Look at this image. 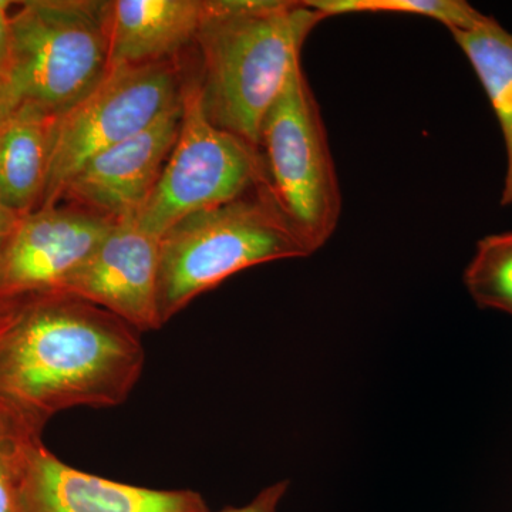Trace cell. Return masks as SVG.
Returning a JSON list of instances; mask_svg holds the SVG:
<instances>
[{"instance_id": "1", "label": "cell", "mask_w": 512, "mask_h": 512, "mask_svg": "<svg viewBox=\"0 0 512 512\" xmlns=\"http://www.w3.org/2000/svg\"><path fill=\"white\" fill-rule=\"evenodd\" d=\"M140 333L70 293L0 305V400L47 421L74 407H116L146 365Z\"/></svg>"}, {"instance_id": "2", "label": "cell", "mask_w": 512, "mask_h": 512, "mask_svg": "<svg viewBox=\"0 0 512 512\" xmlns=\"http://www.w3.org/2000/svg\"><path fill=\"white\" fill-rule=\"evenodd\" d=\"M323 19L305 2L205 0L195 43L208 119L259 148L265 116L301 62L306 39Z\"/></svg>"}, {"instance_id": "3", "label": "cell", "mask_w": 512, "mask_h": 512, "mask_svg": "<svg viewBox=\"0 0 512 512\" xmlns=\"http://www.w3.org/2000/svg\"><path fill=\"white\" fill-rule=\"evenodd\" d=\"M311 255L266 185L227 204L188 215L160 238L157 301L161 323L238 272Z\"/></svg>"}, {"instance_id": "4", "label": "cell", "mask_w": 512, "mask_h": 512, "mask_svg": "<svg viewBox=\"0 0 512 512\" xmlns=\"http://www.w3.org/2000/svg\"><path fill=\"white\" fill-rule=\"evenodd\" d=\"M12 13V52L0 80L6 117L20 106L63 116L110 72L109 2L28 0Z\"/></svg>"}, {"instance_id": "5", "label": "cell", "mask_w": 512, "mask_h": 512, "mask_svg": "<svg viewBox=\"0 0 512 512\" xmlns=\"http://www.w3.org/2000/svg\"><path fill=\"white\" fill-rule=\"evenodd\" d=\"M259 151L266 187L315 254L338 227L342 192L322 113L301 62L265 116Z\"/></svg>"}, {"instance_id": "6", "label": "cell", "mask_w": 512, "mask_h": 512, "mask_svg": "<svg viewBox=\"0 0 512 512\" xmlns=\"http://www.w3.org/2000/svg\"><path fill=\"white\" fill-rule=\"evenodd\" d=\"M180 133L134 222L161 238L178 221L266 185L259 148L215 126L201 101L200 80L184 83Z\"/></svg>"}, {"instance_id": "7", "label": "cell", "mask_w": 512, "mask_h": 512, "mask_svg": "<svg viewBox=\"0 0 512 512\" xmlns=\"http://www.w3.org/2000/svg\"><path fill=\"white\" fill-rule=\"evenodd\" d=\"M183 87L175 60L110 67L96 90L57 117L37 208L59 205L67 184L90 158L156 124L181 103Z\"/></svg>"}, {"instance_id": "8", "label": "cell", "mask_w": 512, "mask_h": 512, "mask_svg": "<svg viewBox=\"0 0 512 512\" xmlns=\"http://www.w3.org/2000/svg\"><path fill=\"white\" fill-rule=\"evenodd\" d=\"M113 225L77 205L22 215L0 258V305L63 292Z\"/></svg>"}, {"instance_id": "9", "label": "cell", "mask_w": 512, "mask_h": 512, "mask_svg": "<svg viewBox=\"0 0 512 512\" xmlns=\"http://www.w3.org/2000/svg\"><path fill=\"white\" fill-rule=\"evenodd\" d=\"M158 264L160 238L138 227L133 218L114 221L63 292L106 309L138 332L160 329Z\"/></svg>"}, {"instance_id": "10", "label": "cell", "mask_w": 512, "mask_h": 512, "mask_svg": "<svg viewBox=\"0 0 512 512\" xmlns=\"http://www.w3.org/2000/svg\"><path fill=\"white\" fill-rule=\"evenodd\" d=\"M181 116L180 103L147 130L90 158L73 175L62 200L113 221L136 217L170 158Z\"/></svg>"}, {"instance_id": "11", "label": "cell", "mask_w": 512, "mask_h": 512, "mask_svg": "<svg viewBox=\"0 0 512 512\" xmlns=\"http://www.w3.org/2000/svg\"><path fill=\"white\" fill-rule=\"evenodd\" d=\"M23 512H211L197 491L156 490L77 470L43 444L30 468Z\"/></svg>"}, {"instance_id": "12", "label": "cell", "mask_w": 512, "mask_h": 512, "mask_svg": "<svg viewBox=\"0 0 512 512\" xmlns=\"http://www.w3.org/2000/svg\"><path fill=\"white\" fill-rule=\"evenodd\" d=\"M205 0L109 2L110 67L175 60L197 40Z\"/></svg>"}, {"instance_id": "13", "label": "cell", "mask_w": 512, "mask_h": 512, "mask_svg": "<svg viewBox=\"0 0 512 512\" xmlns=\"http://www.w3.org/2000/svg\"><path fill=\"white\" fill-rule=\"evenodd\" d=\"M56 121L45 110L20 106L0 123V202L16 214L39 207Z\"/></svg>"}, {"instance_id": "14", "label": "cell", "mask_w": 512, "mask_h": 512, "mask_svg": "<svg viewBox=\"0 0 512 512\" xmlns=\"http://www.w3.org/2000/svg\"><path fill=\"white\" fill-rule=\"evenodd\" d=\"M450 33L476 72L500 124L507 154L501 205L512 207V33L493 16H485L474 28Z\"/></svg>"}, {"instance_id": "15", "label": "cell", "mask_w": 512, "mask_h": 512, "mask_svg": "<svg viewBox=\"0 0 512 512\" xmlns=\"http://www.w3.org/2000/svg\"><path fill=\"white\" fill-rule=\"evenodd\" d=\"M46 423L0 400V512H23V491Z\"/></svg>"}, {"instance_id": "16", "label": "cell", "mask_w": 512, "mask_h": 512, "mask_svg": "<svg viewBox=\"0 0 512 512\" xmlns=\"http://www.w3.org/2000/svg\"><path fill=\"white\" fill-rule=\"evenodd\" d=\"M464 285L481 309L512 316V231L487 235L464 271Z\"/></svg>"}, {"instance_id": "17", "label": "cell", "mask_w": 512, "mask_h": 512, "mask_svg": "<svg viewBox=\"0 0 512 512\" xmlns=\"http://www.w3.org/2000/svg\"><path fill=\"white\" fill-rule=\"evenodd\" d=\"M308 8L330 16L348 13H402L437 20L448 30L474 28L484 13L463 0H303Z\"/></svg>"}, {"instance_id": "18", "label": "cell", "mask_w": 512, "mask_h": 512, "mask_svg": "<svg viewBox=\"0 0 512 512\" xmlns=\"http://www.w3.org/2000/svg\"><path fill=\"white\" fill-rule=\"evenodd\" d=\"M289 487H291L289 480L276 481L259 491L249 503L241 507H225L218 512H279Z\"/></svg>"}, {"instance_id": "19", "label": "cell", "mask_w": 512, "mask_h": 512, "mask_svg": "<svg viewBox=\"0 0 512 512\" xmlns=\"http://www.w3.org/2000/svg\"><path fill=\"white\" fill-rule=\"evenodd\" d=\"M9 0H0V80L8 73L12 52V8Z\"/></svg>"}, {"instance_id": "20", "label": "cell", "mask_w": 512, "mask_h": 512, "mask_svg": "<svg viewBox=\"0 0 512 512\" xmlns=\"http://www.w3.org/2000/svg\"><path fill=\"white\" fill-rule=\"evenodd\" d=\"M20 217L22 215L16 214L15 211L10 210L0 202V258H2L3 251H5L9 239L12 237L16 225H18Z\"/></svg>"}, {"instance_id": "21", "label": "cell", "mask_w": 512, "mask_h": 512, "mask_svg": "<svg viewBox=\"0 0 512 512\" xmlns=\"http://www.w3.org/2000/svg\"><path fill=\"white\" fill-rule=\"evenodd\" d=\"M6 119L5 107H3L2 96H0V123Z\"/></svg>"}]
</instances>
